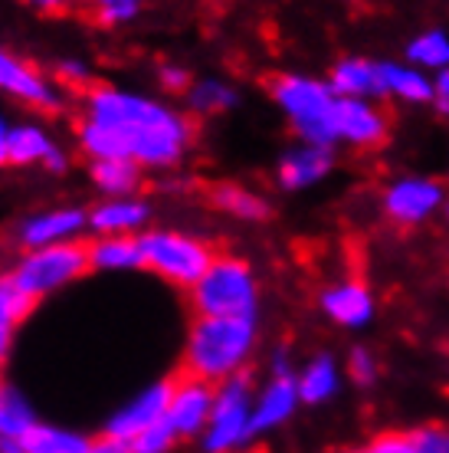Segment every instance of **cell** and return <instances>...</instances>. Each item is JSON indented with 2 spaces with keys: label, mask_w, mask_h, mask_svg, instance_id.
I'll use <instances>...</instances> for the list:
<instances>
[{
  "label": "cell",
  "mask_w": 449,
  "mask_h": 453,
  "mask_svg": "<svg viewBox=\"0 0 449 453\" xmlns=\"http://www.w3.org/2000/svg\"><path fill=\"white\" fill-rule=\"evenodd\" d=\"M161 86H164V89H171V92H184V96H187V89L194 86V80H191V73H187V69L164 66V69H161Z\"/></svg>",
  "instance_id": "36"
},
{
  "label": "cell",
  "mask_w": 449,
  "mask_h": 453,
  "mask_svg": "<svg viewBox=\"0 0 449 453\" xmlns=\"http://www.w3.org/2000/svg\"><path fill=\"white\" fill-rule=\"evenodd\" d=\"M180 437L174 434V427L168 424V418L164 420H157L155 427H148V431H141L132 441V450L135 453H168L174 443H178Z\"/></svg>",
  "instance_id": "30"
},
{
  "label": "cell",
  "mask_w": 449,
  "mask_h": 453,
  "mask_svg": "<svg viewBox=\"0 0 449 453\" xmlns=\"http://www.w3.org/2000/svg\"><path fill=\"white\" fill-rule=\"evenodd\" d=\"M433 99L439 103V109H443V112H449V66L439 69L437 82H433Z\"/></svg>",
  "instance_id": "39"
},
{
  "label": "cell",
  "mask_w": 449,
  "mask_h": 453,
  "mask_svg": "<svg viewBox=\"0 0 449 453\" xmlns=\"http://www.w3.org/2000/svg\"><path fill=\"white\" fill-rule=\"evenodd\" d=\"M368 453H416V447L410 441V434H381L368 447Z\"/></svg>",
  "instance_id": "34"
},
{
  "label": "cell",
  "mask_w": 449,
  "mask_h": 453,
  "mask_svg": "<svg viewBox=\"0 0 449 453\" xmlns=\"http://www.w3.org/2000/svg\"><path fill=\"white\" fill-rule=\"evenodd\" d=\"M27 453H89L92 441L69 427H53V424H36L34 431L23 437Z\"/></svg>",
  "instance_id": "25"
},
{
  "label": "cell",
  "mask_w": 449,
  "mask_h": 453,
  "mask_svg": "<svg viewBox=\"0 0 449 453\" xmlns=\"http://www.w3.org/2000/svg\"><path fill=\"white\" fill-rule=\"evenodd\" d=\"M214 401H217V388L203 378H191L184 374L180 381H174V395H171V408H168V424L174 427L178 437H194V434H203L207 424H210V414H214Z\"/></svg>",
  "instance_id": "9"
},
{
  "label": "cell",
  "mask_w": 449,
  "mask_h": 453,
  "mask_svg": "<svg viewBox=\"0 0 449 453\" xmlns=\"http://www.w3.org/2000/svg\"><path fill=\"white\" fill-rule=\"evenodd\" d=\"M364 453H368V450H364Z\"/></svg>",
  "instance_id": "42"
},
{
  "label": "cell",
  "mask_w": 449,
  "mask_h": 453,
  "mask_svg": "<svg viewBox=\"0 0 449 453\" xmlns=\"http://www.w3.org/2000/svg\"><path fill=\"white\" fill-rule=\"evenodd\" d=\"M7 165L27 168V165H43L46 171H66V155L59 151V145L46 135L40 125H11V138H7Z\"/></svg>",
  "instance_id": "13"
},
{
  "label": "cell",
  "mask_w": 449,
  "mask_h": 453,
  "mask_svg": "<svg viewBox=\"0 0 449 453\" xmlns=\"http://www.w3.org/2000/svg\"><path fill=\"white\" fill-rule=\"evenodd\" d=\"M328 86H331V92H335L338 99H374V96H384L381 63L345 59V63L335 66Z\"/></svg>",
  "instance_id": "18"
},
{
  "label": "cell",
  "mask_w": 449,
  "mask_h": 453,
  "mask_svg": "<svg viewBox=\"0 0 449 453\" xmlns=\"http://www.w3.org/2000/svg\"><path fill=\"white\" fill-rule=\"evenodd\" d=\"M299 401H302V397H299V381H295L293 372H289V365H285V351H279V358H276V374H272V381L263 388L259 401L253 404L249 437L266 434V431H272V427L285 424V420L293 418V411Z\"/></svg>",
  "instance_id": "11"
},
{
  "label": "cell",
  "mask_w": 449,
  "mask_h": 453,
  "mask_svg": "<svg viewBox=\"0 0 449 453\" xmlns=\"http://www.w3.org/2000/svg\"><path fill=\"white\" fill-rule=\"evenodd\" d=\"M331 171V151L318 145H299L285 151L279 161V184L285 191H302L312 188Z\"/></svg>",
  "instance_id": "17"
},
{
  "label": "cell",
  "mask_w": 449,
  "mask_h": 453,
  "mask_svg": "<svg viewBox=\"0 0 449 453\" xmlns=\"http://www.w3.org/2000/svg\"><path fill=\"white\" fill-rule=\"evenodd\" d=\"M210 201L224 214L236 217V220H263V217L270 214V204L259 194L240 188V184H217L214 191H210Z\"/></svg>",
  "instance_id": "26"
},
{
  "label": "cell",
  "mask_w": 449,
  "mask_h": 453,
  "mask_svg": "<svg viewBox=\"0 0 449 453\" xmlns=\"http://www.w3.org/2000/svg\"><path fill=\"white\" fill-rule=\"evenodd\" d=\"M416 453H449V427L443 424H427L420 431H410Z\"/></svg>",
  "instance_id": "32"
},
{
  "label": "cell",
  "mask_w": 449,
  "mask_h": 453,
  "mask_svg": "<svg viewBox=\"0 0 449 453\" xmlns=\"http://www.w3.org/2000/svg\"><path fill=\"white\" fill-rule=\"evenodd\" d=\"M187 105L197 115H217L236 105V92L220 80H197L187 89Z\"/></svg>",
  "instance_id": "28"
},
{
  "label": "cell",
  "mask_w": 449,
  "mask_h": 453,
  "mask_svg": "<svg viewBox=\"0 0 449 453\" xmlns=\"http://www.w3.org/2000/svg\"><path fill=\"white\" fill-rule=\"evenodd\" d=\"M89 178L105 197H132L141 184V165L128 158H99L89 165Z\"/></svg>",
  "instance_id": "21"
},
{
  "label": "cell",
  "mask_w": 449,
  "mask_h": 453,
  "mask_svg": "<svg viewBox=\"0 0 449 453\" xmlns=\"http://www.w3.org/2000/svg\"><path fill=\"white\" fill-rule=\"evenodd\" d=\"M253 420V395H249V374H233L217 385V401L210 424L203 431V450L207 453H230L243 447L249 437Z\"/></svg>",
  "instance_id": "7"
},
{
  "label": "cell",
  "mask_w": 449,
  "mask_h": 453,
  "mask_svg": "<svg viewBox=\"0 0 449 453\" xmlns=\"http://www.w3.org/2000/svg\"><path fill=\"white\" fill-rule=\"evenodd\" d=\"M7 138H11V125L0 115V165H7Z\"/></svg>",
  "instance_id": "40"
},
{
  "label": "cell",
  "mask_w": 449,
  "mask_h": 453,
  "mask_svg": "<svg viewBox=\"0 0 449 453\" xmlns=\"http://www.w3.org/2000/svg\"><path fill=\"white\" fill-rule=\"evenodd\" d=\"M272 99L279 103L285 119L295 125V132L305 145L331 148L338 138L335 103L338 96L325 82L305 80V76H279L272 82Z\"/></svg>",
  "instance_id": "3"
},
{
  "label": "cell",
  "mask_w": 449,
  "mask_h": 453,
  "mask_svg": "<svg viewBox=\"0 0 449 453\" xmlns=\"http://www.w3.org/2000/svg\"><path fill=\"white\" fill-rule=\"evenodd\" d=\"M384 96H400L407 103H430L433 99V82L420 76V69L397 66V63H381Z\"/></svg>",
  "instance_id": "24"
},
{
  "label": "cell",
  "mask_w": 449,
  "mask_h": 453,
  "mask_svg": "<svg viewBox=\"0 0 449 453\" xmlns=\"http://www.w3.org/2000/svg\"><path fill=\"white\" fill-rule=\"evenodd\" d=\"M256 345V319L197 316L184 345V374L220 385L243 372Z\"/></svg>",
  "instance_id": "2"
},
{
  "label": "cell",
  "mask_w": 449,
  "mask_h": 453,
  "mask_svg": "<svg viewBox=\"0 0 449 453\" xmlns=\"http://www.w3.org/2000/svg\"><path fill=\"white\" fill-rule=\"evenodd\" d=\"M59 80L66 82V86H76V89H86L89 92V82H92V69L86 63H79V59H63L57 66Z\"/></svg>",
  "instance_id": "33"
},
{
  "label": "cell",
  "mask_w": 449,
  "mask_h": 453,
  "mask_svg": "<svg viewBox=\"0 0 449 453\" xmlns=\"http://www.w3.org/2000/svg\"><path fill=\"white\" fill-rule=\"evenodd\" d=\"M171 395H174V381H155V385L141 388L132 401H125L122 408L109 418L105 434L132 443L141 431H148V427H155L157 420L168 418Z\"/></svg>",
  "instance_id": "8"
},
{
  "label": "cell",
  "mask_w": 449,
  "mask_h": 453,
  "mask_svg": "<svg viewBox=\"0 0 449 453\" xmlns=\"http://www.w3.org/2000/svg\"><path fill=\"white\" fill-rule=\"evenodd\" d=\"M30 309H34V299L23 296L11 276H0V365L7 362L13 332H17V326L27 319Z\"/></svg>",
  "instance_id": "22"
},
{
  "label": "cell",
  "mask_w": 449,
  "mask_h": 453,
  "mask_svg": "<svg viewBox=\"0 0 449 453\" xmlns=\"http://www.w3.org/2000/svg\"><path fill=\"white\" fill-rule=\"evenodd\" d=\"M407 57L414 59L416 66L446 69L449 66V40H446V34L433 30V34L416 36L414 43H410V50H407Z\"/></svg>",
  "instance_id": "29"
},
{
  "label": "cell",
  "mask_w": 449,
  "mask_h": 453,
  "mask_svg": "<svg viewBox=\"0 0 449 453\" xmlns=\"http://www.w3.org/2000/svg\"><path fill=\"white\" fill-rule=\"evenodd\" d=\"M151 207L138 197H105L89 211V230L95 237H125L148 224Z\"/></svg>",
  "instance_id": "16"
},
{
  "label": "cell",
  "mask_w": 449,
  "mask_h": 453,
  "mask_svg": "<svg viewBox=\"0 0 449 453\" xmlns=\"http://www.w3.org/2000/svg\"><path fill=\"white\" fill-rule=\"evenodd\" d=\"M335 388H338V372H335V362L328 355L315 358L302 372V378H299V397H302L305 404H322V401H328V397L335 395Z\"/></svg>",
  "instance_id": "27"
},
{
  "label": "cell",
  "mask_w": 449,
  "mask_h": 453,
  "mask_svg": "<svg viewBox=\"0 0 449 453\" xmlns=\"http://www.w3.org/2000/svg\"><path fill=\"white\" fill-rule=\"evenodd\" d=\"M338 138L354 148H374L387 138V119L364 99H338L335 103Z\"/></svg>",
  "instance_id": "14"
},
{
  "label": "cell",
  "mask_w": 449,
  "mask_h": 453,
  "mask_svg": "<svg viewBox=\"0 0 449 453\" xmlns=\"http://www.w3.org/2000/svg\"><path fill=\"white\" fill-rule=\"evenodd\" d=\"M322 309H325L335 322H341V326H351V329L368 326V322H371V316H374L371 293H368L361 283L331 286V289L322 296Z\"/></svg>",
  "instance_id": "19"
},
{
  "label": "cell",
  "mask_w": 449,
  "mask_h": 453,
  "mask_svg": "<svg viewBox=\"0 0 449 453\" xmlns=\"http://www.w3.org/2000/svg\"><path fill=\"white\" fill-rule=\"evenodd\" d=\"M377 368H374V355L368 349H354L351 351V378L358 385H371Z\"/></svg>",
  "instance_id": "35"
},
{
  "label": "cell",
  "mask_w": 449,
  "mask_h": 453,
  "mask_svg": "<svg viewBox=\"0 0 449 453\" xmlns=\"http://www.w3.org/2000/svg\"><path fill=\"white\" fill-rule=\"evenodd\" d=\"M138 240H141V266L184 289H191L217 257L210 243L180 230H148Z\"/></svg>",
  "instance_id": "5"
},
{
  "label": "cell",
  "mask_w": 449,
  "mask_h": 453,
  "mask_svg": "<svg viewBox=\"0 0 449 453\" xmlns=\"http://www.w3.org/2000/svg\"><path fill=\"white\" fill-rule=\"evenodd\" d=\"M89 453H135V450H132V443H128V441H118V437L102 434L99 441H92Z\"/></svg>",
  "instance_id": "37"
},
{
  "label": "cell",
  "mask_w": 449,
  "mask_h": 453,
  "mask_svg": "<svg viewBox=\"0 0 449 453\" xmlns=\"http://www.w3.org/2000/svg\"><path fill=\"white\" fill-rule=\"evenodd\" d=\"M36 424L40 420H36L34 404L27 401V395H23L20 388L0 385V437H17V441H23Z\"/></svg>",
  "instance_id": "23"
},
{
  "label": "cell",
  "mask_w": 449,
  "mask_h": 453,
  "mask_svg": "<svg viewBox=\"0 0 449 453\" xmlns=\"http://www.w3.org/2000/svg\"><path fill=\"white\" fill-rule=\"evenodd\" d=\"M89 270V250L82 243H59V247L27 250L20 263L13 266L11 280L23 296L43 299V296L59 293L63 286L76 283L82 273Z\"/></svg>",
  "instance_id": "6"
},
{
  "label": "cell",
  "mask_w": 449,
  "mask_h": 453,
  "mask_svg": "<svg viewBox=\"0 0 449 453\" xmlns=\"http://www.w3.org/2000/svg\"><path fill=\"white\" fill-rule=\"evenodd\" d=\"M89 226V214L82 207H53L43 214L27 217L17 226V243L23 250L59 247V243H76L79 234Z\"/></svg>",
  "instance_id": "10"
},
{
  "label": "cell",
  "mask_w": 449,
  "mask_h": 453,
  "mask_svg": "<svg viewBox=\"0 0 449 453\" xmlns=\"http://www.w3.org/2000/svg\"><path fill=\"white\" fill-rule=\"evenodd\" d=\"M191 306L197 316H247L256 319V276L240 257H214L201 280L191 286Z\"/></svg>",
  "instance_id": "4"
},
{
  "label": "cell",
  "mask_w": 449,
  "mask_h": 453,
  "mask_svg": "<svg viewBox=\"0 0 449 453\" xmlns=\"http://www.w3.org/2000/svg\"><path fill=\"white\" fill-rule=\"evenodd\" d=\"M439 204H443V191H439V184L427 181V178H404L384 197V207L397 224H420Z\"/></svg>",
  "instance_id": "15"
},
{
  "label": "cell",
  "mask_w": 449,
  "mask_h": 453,
  "mask_svg": "<svg viewBox=\"0 0 449 453\" xmlns=\"http://www.w3.org/2000/svg\"><path fill=\"white\" fill-rule=\"evenodd\" d=\"M95 7V20L105 23V27H118V23H128L141 11V0H92Z\"/></svg>",
  "instance_id": "31"
},
{
  "label": "cell",
  "mask_w": 449,
  "mask_h": 453,
  "mask_svg": "<svg viewBox=\"0 0 449 453\" xmlns=\"http://www.w3.org/2000/svg\"><path fill=\"white\" fill-rule=\"evenodd\" d=\"M86 250H89V270H141V240L132 237V234H125V237H95Z\"/></svg>",
  "instance_id": "20"
},
{
  "label": "cell",
  "mask_w": 449,
  "mask_h": 453,
  "mask_svg": "<svg viewBox=\"0 0 449 453\" xmlns=\"http://www.w3.org/2000/svg\"><path fill=\"white\" fill-rule=\"evenodd\" d=\"M0 453H27V447L17 437H0Z\"/></svg>",
  "instance_id": "41"
},
{
  "label": "cell",
  "mask_w": 449,
  "mask_h": 453,
  "mask_svg": "<svg viewBox=\"0 0 449 453\" xmlns=\"http://www.w3.org/2000/svg\"><path fill=\"white\" fill-rule=\"evenodd\" d=\"M76 138L92 161L128 158L141 168H171L191 145V122L148 96L92 86L82 99Z\"/></svg>",
  "instance_id": "1"
},
{
  "label": "cell",
  "mask_w": 449,
  "mask_h": 453,
  "mask_svg": "<svg viewBox=\"0 0 449 453\" xmlns=\"http://www.w3.org/2000/svg\"><path fill=\"white\" fill-rule=\"evenodd\" d=\"M0 92L20 99L27 105L46 109V112H57L59 105H63L59 103V92L30 63H23L20 57H13L7 50H0Z\"/></svg>",
  "instance_id": "12"
},
{
  "label": "cell",
  "mask_w": 449,
  "mask_h": 453,
  "mask_svg": "<svg viewBox=\"0 0 449 453\" xmlns=\"http://www.w3.org/2000/svg\"><path fill=\"white\" fill-rule=\"evenodd\" d=\"M20 4H27V7L36 13H49V17L72 11V0H20Z\"/></svg>",
  "instance_id": "38"
}]
</instances>
